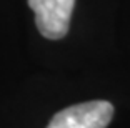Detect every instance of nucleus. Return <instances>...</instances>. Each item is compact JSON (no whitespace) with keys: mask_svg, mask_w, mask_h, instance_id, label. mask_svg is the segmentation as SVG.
<instances>
[{"mask_svg":"<svg viewBox=\"0 0 130 128\" xmlns=\"http://www.w3.org/2000/svg\"><path fill=\"white\" fill-rule=\"evenodd\" d=\"M35 13V25L45 38L58 40L69 32L75 0H28Z\"/></svg>","mask_w":130,"mask_h":128,"instance_id":"nucleus-2","label":"nucleus"},{"mask_svg":"<svg viewBox=\"0 0 130 128\" xmlns=\"http://www.w3.org/2000/svg\"><path fill=\"white\" fill-rule=\"evenodd\" d=\"M113 117V105L93 100L63 108L50 120L47 128H107Z\"/></svg>","mask_w":130,"mask_h":128,"instance_id":"nucleus-1","label":"nucleus"}]
</instances>
